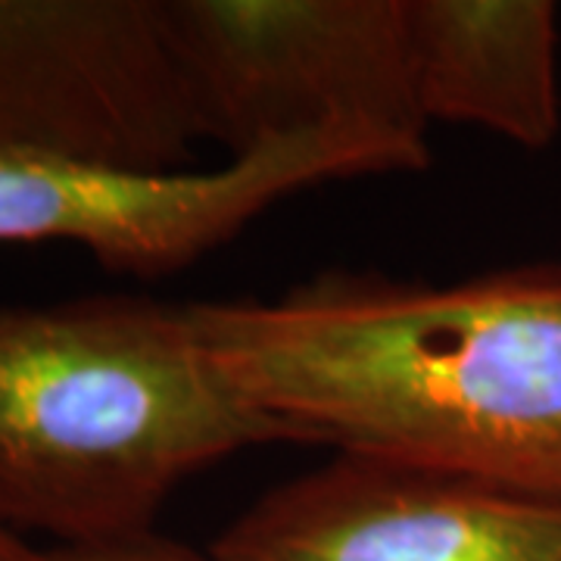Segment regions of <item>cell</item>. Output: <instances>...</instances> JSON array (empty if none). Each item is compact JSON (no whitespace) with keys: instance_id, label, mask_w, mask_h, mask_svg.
<instances>
[{"instance_id":"6da1fadb","label":"cell","mask_w":561,"mask_h":561,"mask_svg":"<svg viewBox=\"0 0 561 561\" xmlns=\"http://www.w3.org/2000/svg\"><path fill=\"white\" fill-rule=\"evenodd\" d=\"M187 316L287 440L561 502V262L456 284L334 272Z\"/></svg>"},{"instance_id":"7a4b0ae2","label":"cell","mask_w":561,"mask_h":561,"mask_svg":"<svg viewBox=\"0 0 561 561\" xmlns=\"http://www.w3.org/2000/svg\"><path fill=\"white\" fill-rule=\"evenodd\" d=\"M275 440L187 306H0V518L22 534L69 546L153 530L187 478Z\"/></svg>"},{"instance_id":"3957f363","label":"cell","mask_w":561,"mask_h":561,"mask_svg":"<svg viewBox=\"0 0 561 561\" xmlns=\"http://www.w3.org/2000/svg\"><path fill=\"white\" fill-rule=\"evenodd\" d=\"M206 140L231 160L312 135L427 150L405 0H165Z\"/></svg>"},{"instance_id":"277c9868","label":"cell","mask_w":561,"mask_h":561,"mask_svg":"<svg viewBox=\"0 0 561 561\" xmlns=\"http://www.w3.org/2000/svg\"><path fill=\"white\" fill-rule=\"evenodd\" d=\"M201 140L165 0H0V153L169 175Z\"/></svg>"},{"instance_id":"5b68a950","label":"cell","mask_w":561,"mask_h":561,"mask_svg":"<svg viewBox=\"0 0 561 561\" xmlns=\"http://www.w3.org/2000/svg\"><path fill=\"white\" fill-rule=\"evenodd\" d=\"M221 561H561V502L343 456L228 524Z\"/></svg>"},{"instance_id":"8992f818","label":"cell","mask_w":561,"mask_h":561,"mask_svg":"<svg viewBox=\"0 0 561 561\" xmlns=\"http://www.w3.org/2000/svg\"><path fill=\"white\" fill-rule=\"evenodd\" d=\"M312 179L300 147L169 175L0 153V243H76L110 272L160 278L225 247Z\"/></svg>"},{"instance_id":"52a82bcc","label":"cell","mask_w":561,"mask_h":561,"mask_svg":"<svg viewBox=\"0 0 561 561\" xmlns=\"http://www.w3.org/2000/svg\"><path fill=\"white\" fill-rule=\"evenodd\" d=\"M427 125H468L524 150L561 135V28L549 0H405Z\"/></svg>"},{"instance_id":"ba28073f","label":"cell","mask_w":561,"mask_h":561,"mask_svg":"<svg viewBox=\"0 0 561 561\" xmlns=\"http://www.w3.org/2000/svg\"><path fill=\"white\" fill-rule=\"evenodd\" d=\"M44 561H221L213 552H201L187 542L162 537L157 530H140L125 537L94 542L50 546Z\"/></svg>"},{"instance_id":"9c48e42d","label":"cell","mask_w":561,"mask_h":561,"mask_svg":"<svg viewBox=\"0 0 561 561\" xmlns=\"http://www.w3.org/2000/svg\"><path fill=\"white\" fill-rule=\"evenodd\" d=\"M47 549H35L13 524L0 518V561H44Z\"/></svg>"}]
</instances>
